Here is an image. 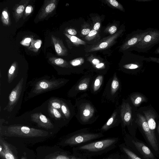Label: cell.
Wrapping results in <instances>:
<instances>
[{"mask_svg":"<svg viewBox=\"0 0 159 159\" xmlns=\"http://www.w3.org/2000/svg\"><path fill=\"white\" fill-rule=\"evenodd\" d=\"M89 80L88 79H84L78 84L77 86L78 91H84L86 90L89 85Z\"/></svg>","mask_w":159,"mask_h":159,"instance_id":"cell-29","label":"cell"},{"mask_svg":"<svg viewBox=\"0 0 159 159\" xmlns=\"http://www.w3.org/2000/svg\"><path fill=\"white\" fill-rule=\"evenodd\" d=\"M138 111L143 115L152 133L157 136L156 134V130L159 116L156 110L150 105L141 107Z\"/></svg>","mask_w":159,"mask_h":159,"instance_id":"cell-9","label":"cell"},{"mask_svg":"<svg viewBox=\"0 0 159 159\" xmlns=\"http://www.w3.org/2000/svg\"><path fill=\"white\" fill-rule=\"evenodd\" d=\"M104 66V64L103 63H100L99 64L96 65V67L97 68H101L102 67Z\"/></svg>","mask_w":159,"mask_h":159,"instance_id":"cell-43","label":"cell"},{"mask_svg":"<svg viewBox=\"0 0 159 159\" xmlns=\"http://www.w3.org/2000/svg\"><path fill=\"white\" fill-rule=\"evenodd\" d=\"M24 79L22 78L15 88L11 91L9 96V102L4 110L11 111L16 104L21 94L23 87Z\"/></svg>","mask_w":159,"mask_h":159,"instance_id":"cell-11","label":"cell"},{"mask_svg":"<svg viewBox=\"0 0 159 159\" xmlns=\"http://www.w3.org/2000/svg\"><path fill=\"white\" fill-rule=\"evenodd\" d=\"M30 117L31 120L36 123L39 127L47 129L54 128V125L50 119L41 112L32 114Z\"/></svg>","mask_w":159,"mask_h":159,"instance_id":"cell-13","label":"cell"},{"mask_svg":"<svg viewBox=\"0 0 159 159\" xmlns=\"http://www.w3.org/2000/svg\"><path fill=\"white\" fill-rule=\"evenodd\" d=\"M2 135L7 137L33 138L45 137L48 132L43 130L20 125H14L4 127Z\"/></svg>","mask_w":159,"mask_h":159,"instance_id":"cell-4","label":"cell"},{"mask_svg":"<svg viewBox=\"0 0 159 159\" xmlns=\"http://www.w3.org/2000/svg\"><path fill=\"white\" fill-rule=\"evenodd\" d=\"M83 62V60L81 58H77L73 60L70 63L73 66H77L81 65Z\"/></svg>","mask_w":159,"mask_h":159,"instance_id":"cell-35","label":"cell"},{"mask_svg":"<svg viewBox=\"0 0 159 159\" xmlns=\"http://www.w3.org/2000/svg\"><path fill=\"white\" fill-rule=\"evenodd\" d=\"M146 61L147 62L152 61L159 64V57H146Z\"/></svg>","mask_w":159,"mask_h":159,"instance_id":"cell-36","label":"cell"},{"mask_svg":"<svg viewBox=\"0 0 159 159\" xmlns=\"http://www.w3.org/2000/svg\"><path fill=\"white\" fill-rule=\"evenodd\" d=\"M52 40L56 52L59 56L67 55V51L61 40L53 35L51 36Z\"/></svg>","mask_w":159,"mask_h":159,"instance_id":"cell-18","label":"cell"},{"mask_svg":"<svg viewBox=\"0 0 159 159\" xmlns=\"http://www.w3.org/2000/svg\"><path fill=\"white\" fill-rule=\"evenodd\" d=\"M151 29V28H149L144 30L138 29L133 32L122 45L121 49L123 51L126 50L135 45L143 39Z\"/></svg>","mask_w":159,"mask_h":159,"instance_id":"cell-10","label":"cell"},{"mask_svg":"<svg viewBox=\"0 0 159 159\" xmlns=\"http://www.w3.org/2000/svg\"><path fill=\"white\" fill-rule=\"evenodd\" d=\"M94 110L90 104L86 103L82 106L81 110V118L83 124H86L93 116Z\"/></svg>","mask_w":159,"mask_h":159,"instance_id":"cell-17","label":"cell"},{"mask_svg":"<svg viewBox=\"0 0 159 159\" xmlns=\"http://www.w3.org/2000/svg\"><path fill=\"white\" fill-rule=\"evenodd\" d=\"M117 30V28L116 27L114 26L113 25L111 26L109 29L108 31L109 33L111 34H113L114 33H115Z\"/></svg>","mask_w":159,"mask_h":159,"instance_id":"cell-38","label":"cell"},{"mask_svg":"<svg viewBox=\"0 0 159 159\" xmlns=\"http://www.w3.org/2000/svg\"><path fill=\"white\" fill-rule=\"evenodd\" d=\"M129 99L132 105L137 108L144 102H148V100L146 97L139 92H135L132 93L129 95Z\"/></svg>","mask_w":159,"mask_h":159,"instance_id":"cell-16","label":"cell"},{"mask_svg":"<svg viewBox=\"0 0 159 159\" xmlns=\"http://www.w3.org/2000/svg\"><path fill=\"white\" fill-rule=\"evenodd\" d=\"M64 83V80L62 79L42 80L38 81L35 84L32 93L35 95H38L59 88Z\"/></svg>","mask_w":159,"mask_h":159,"instance_id":"cell-8","label":"cell"},{"mask_svg":"<svg viewBox=\"0 0 159 159\" xmlns=\"http://www.w3.org/2000/svg\"><path fill=\"white\" fill-rule=\"evenodd\" d=\"M107 1L108 2L111 6L113 7L118 9L121 11H124L123 7L120 3L116 0H109Z\"/></svg>","mask_w":159,"mask_h":159,"instance_id":"cell-32","label":"cell"},{"mask_svg":"<svg viewBox=\"0 0 159 159\" xmlns=\"http://www.w3.org/2000/svg\"><path fill=\"white\" fill-rule=\"evenodd\" d=\"M31 39L30 38H26L24 40V43H29L31 41Z\"/></svg>","mask_w":159,"mask_h":159,"instance_id":"cell-46","label":"cell"},{"mask_svg":"<svg viewBox=\"0 0 159 159\" xmlns=\"http://www.w3.org/2000/svg\"><path fill=\"white\" fill-rule=\"evenodd\" d=\"M67 32L69 34L72 35H75L77 34L76 31L73 29H69L67 30Z\"/></svg>","mask_w":159,"mask_h":159,"instance_id":"cell-39","label":"cell"},{"mask_svg":"<svg viewBox=\"0 0 159 159\" xmlns=\"http://www.w3.org/2000/svg\"><path fill=\"white\" fill-rule=\"evenodd\" d=\"M124 143L144 159H157L150 148L144 142L122 129Z\"/></svg>","mask_w":159,"mask_h":159,"instance_id":"cell-6","label":"cell"},{"mask_svg":"<svg viewBox=\"0 0 159 159\" xmlns=\"http://www.w3.org/2000/svg\"><path fill=\"white\" fill-rule=\"evenodd\" d=\"M103 80L102 75H98L95 79L93 86V89L94 92L97 91L100 87Z\"/></svg>","mask_w":159,"mask_h":159,"instance_id":"cell-27","label":"cell"},{"mask_svg":"<svg viewBox=\"0 0 159 159\" xmlns=\"http://www.w3.org/2000/svg\"><path fill=\"white\" fill-rule=\"evenodd\" d=\"M21 159H27L25 156H22Z\"/></svg>","mask_w":159,"mask_h":159,"instance_id":"cell-49","label":"cell"},{"mask_svg":"<svg viewBox=\"0 0 159 159\" xmlns=\"http://www.w3.org/2000/svg\"><path fill=\"white\" fill-rule=\"evenodd\" d=\"M65 34L73 43L75 44H85L86 43L84 41L76 36L70 35L67 34Z\"/></svg>","mask_w":159,"mask_h":159,"instance_id":"cell-30","label":"cell"},{"mask_svg":"<svg viewBox=\"0 0 159 159\" xmlns=\"http://www.w3.org/2000/svg\"><path fill=\"white\" fill-rule=\"evenodd\" d=\"M92 63L94 65H97L100 63L99 60L97 59H93L92 61Z\"/></svg>","mask_w":159,"mask_h":159,"instance_id":"cell-42","label":"cell"},{"mask_svg":"<svg viewBox=\"0 0 159 159\" xmlns=\"http://www.w3.org/2000/svg\"><path fill=\"white\" fill-rule=\"evenodd\" d=\"M119 137H109L93 141L73 148V153L80 156L94 158L115 148L119 144Z\"/></svg>","mask_w":159,"mask_h":159,"instance_id":"cell-1","label":"cell"},{"mask_svg":"<svg viewBox=\"0 0 159 159\" xmlns=\"http://www.w3.org/2000/svg\"><path fill=\"white\" fill-rule=\"evenodd\" d=\"M61 110L62 114L67 119H69L71 115L70 110L67 104L61 100Z\"/></svg>","mask_w":159,"mask_h":159,"instance_id":"cell-26","label":"cell"},{"mask_svg":"<svg viewBox=\"0 0 159 159\" xmlns=\"http://www.w3.org/2000/svg\"><path fill=\"white\" fill-rule=\"evenodd\" d=\"M0 156L2 159H18L17 152L12 146L1 137L0 138Z\"/></svg>","mask_w":159,"mask_h":159,"instance_id":"cell-12","label":"cell"},{"mask_svg":"<svg viewBox=\"0 0 159 159\" xmlns=\"http://www.w3.org/2000/svg\"><path fill=\"white\" fill-rule=\"evenodd\" d=\"M46 159H98L95 158L83 157L75 155L68 151L54 153L47 157Z\"/></svg>","mask_w":159,"mask_h":159,"instance_id":"cell-15","label":"cell"},{"mask_svg":"<svg viewBox=\"0 0 159 159\" xmlns=\"http://www.w3.org/2000/svg\"><path fill=\"white\" fill-rule=\"evenodd\" d=\"M100 26V24L99 22L96 23L93 26V29L95 30H98Z\"/></svg>","mask_w":159,"mask_h":159,"instance_id":"cell-41","label":"cell"},{"mask_svg":"<svg viewBox=\"0 0 159 159\" xmlns=\"http://www.w3.org/2000/svg\"><path fill=\"white\" fill-rule=\"evenodd\" d=\"M122 159H144L124 143L118 145Z\"/></svg>","mask_w":159,"mask_h":159,"instance_id":"cell-14","label":"cell"},{"mask_svg":"<svg viewBox=\"0 0 159 159\" xmlns=\"http://www.w3.org/2000/svg\"><path fill=\"white\" fill-rule=\"evenodd\" d=\"M9 15L6 10H4L2 12V19L3 24L8 25L9 22Z\"/></svg>","mask_w":159,"mask_h":159,"instance_id":"cell-33","label":"cell"},{"mask_svg":"<svg viewBox=\"0 0 159 159\" xmlns=\"http://www.w3.org/2000/svg\"><path fill=\"white\" fill-rule=\"evenodd\" d=\"M18 65L16 62H14L9 68L7 74V81L9 83H11L16 77L18 70Z\"/></svg>","mask_w":159,"mask_h":159,"instance_id":"cell-21","label":"cell"},{"mask_svg":"<svg viewBox=\"0 0 159 159\" xmlns=\"http://www.w3.org/2000/svg\"><path fill=\"white\" fill-rule=\"evenodd\" d=\"M120 86V83L116 75H115L112 81L111 92L112 95H114L116 93Z\"/></svg>","mask_w":159,"mask_h":159,"instance_id":"cell-24","label":"cell"},{"mask_svg":"<svg viewBox=\"0 0 159 159\" xmlns=\"http://www.w3.org/2000/svg\"><path fill=\"white\" fill-rule=\"evenodd\" d=\"M117 112H114L110 118L106 122L102 127L100 130L102 132H105L110 129L118 125L116 119L117 116Z\"/></svg>","mask_w":159,"mask_h":159,"instance_id":"cell-20","label":"cell"},{"mask_svg":"<svg viewBox=\"0 0 159 159\" xmlns=\"http://www.w3.org/2000/svg\"><path fill=\"white\" fill-rule=\"evenodd\" d=\"M104 136L102 132H93L89 129H83L66 135L63 138L61 144L64 146L73 148L99 139Z\"/></svg>","mask_w":159,"mask_h":159,"instance_id":"cell-2","label":"cell"},{"mask_svg":"<svg viewBox=\"0 0 159 159\" xmlns=\"http://www.w3.org/2000/svg\"><path fill=\"white\" fill-rule=\"evenodd\" d=\"M41 46L40 43L39 42H37L35 44V47L37 48H40Z\"/></svg>","mask_w":159,"mask_h":159,"instance_id":"cell-45","label":"cell"},{"mask_svg":"<svg viewBox=\"0 0 159 159\" xmlns=\"http://www.w3.org/2000/svg\"><path fill=\"white\" fill-rule=\"evenodd\" d=\"M25 9V7L23 5H20L16 9V12L17 14L22 13Z\"/></svg>","mask_w":159,"mask_h":159,"instance_id":"cell-37","label":"cell"},{"mask_svg":"<svg viewBox=\"0 0 159 159\" xmlns=\"http://www.w3.org/2000/svg\"><path fill=\"white\" fill-rule=\"evenodd\" d=\"M159 43V29L151 28L143 39L132 48L138 52H147Z\"/></svg>","mask_w":159,"mask_h":159,"instance_id":"cell-7","label":"cell"},{"mask_svg":"<svg viewBox=\"0 0 159 159\" xmlns=\"http://www.w3.org/2000/svg\"><path fill=\"white\" fill-rule=\"evenodd\" d=\"M122 30L120 31L119 32L111 36L108 40L101 43L98 45H97L90 49V51H93L103 49L107 48L108 45L114 40L121 33Z\"/></svg>","mask_w":159,"mask_h":159,"instance_id":"cell-19","label":"cell"},{"mask_svg":"<svg viewBox=\"0 0 159 159\" xmlns=\"http://www.w3.org/2000/svg\"><path fill=\"white\" fill-rule=\"evenodd\" d=\"M157 131L159 137V121H158L157 122Z\"/></svg>","mask_w":159,"mask_h":159,"instance_id":"cell-47","label":"cell"},{"mask_svg":"<svg viewBox=\"0 0 159 159\" xmlns=\"http://www.w3.org/2000/svg\"><path fill=\"white\" fill-rule=\"evenodd\" d=\"M48 104L53 107L60 110L61 108V100L57 98L51 99L49 101Z\"/></svg>","mask_w":159,"mask_h":159,"instance_id":"cell-28","label":"cell"},{"mask_svg":"<svg viewBox=\"0 0 159 159\" xmlns=\"http://www.w3.org/2000/svg\"><path fill=\"white\" fill-rule=\"evenodd\" d=\"M90 31V30L89 29H84L82 30L81 33L82 34L86 35L88 34Z\"/></svg>","mask_w":159,"mask_h":159,"instance_id":"cell-40","label":"cell"},{"mask_svg":"<svg viewBox=\"0 0 159 159\" xmlns=\"http://www.w3.org/2000/svg\"><path fill=\"white\" fill-rule=\"evenodd\" d=\"M48 110L49 113L56 119L60 120L62 118V114L59 111L52 107L49 104L48 106Z\"/></svg>","mask_w":159,"mask_h":159,"instance_id":"cell-23","label":"cell"},{"mask_svg":"<svg viewBox=\"0 0 159 159\" xmlns=\"http://www.w3.org/2000/svg\"><path fill=\"white\" fill-rule=\"evenodd\" d=\"M102 159H122L120 152H116L110 154Z\"/></svg>","mask_w":159,"mask_h":159,"instance_id":"cell-31","label":"cell"},{"mask_svg":"<svg viewBox=\"0 0 159 159\" xmlns=\"http://www.w3.org/2000/svg\"><path fill=\"white\" fill-rule=\"evenodd\" d=\"M97 33V31L93 30H92L88 35L86 37L85 39L87 40L93 39Z\"/></svg>","mask_w":159,"mask_h":159,"instance_id":"cell-34","label":"cell"},{"mask_svg":"<svg viewBox=\"0 0 159 159\" xmlns=\"http://www.w3.org/2000/svg\"><path fill=\"white\" fill-rule=\"evenodd\" d=\"M31 11V7L30 6L27 7L25 9V11L26 13H30Z\"/></svg>","mask_w":159,"mask_h":159,"instance_id":"cell-44","label":"cell"},{"mask_svg":"<svg viewBox=\"0 0 159 159\" xmlns=\"http://www.w3.org/2000/svg\"><path fill=\"white\" fill-rule=\"evenodd\" d=\"M154 53L156 54H159V47L156 49Z\"/></svg>","mask_w":159,"mask_h":159,"instance_id":"cell-48","label":"cell"},{"mask_svg":"<svg viewBox=\"0 0 159 159\" xmlns=\"http://www.w3.org/2000/svg\"><path fill=\"white\" fill-rule=\"evenodd\" d=\"M54 1V2H51L46 5L43 9V15L45 16V15H47L52 12L55 9L56 6V4Z\"/></svg>","mask_w":159,"mask_h":159,"instance_id":"cell-25","label":"cell"},{"mask_svg":"<svg viewBox=\"0 0 159 159\" xmlns=\"http://www.w3.org/2000/svg\"><path fill=\"white\" fill-rule=\"evenodd\" d=\"M50 62L53 64L62 67H69L70 65L65 60L61 58L52 57L49 59Z\"/></svg>","mask_w":159,"mask_h":159,"instance_id":"cell-22","label":"cell"},{"mask_svg":"<svg viewBox=\"0 0 159 159\" xmlns=\"http://www.w3.org/2000/svg\"><path fill=\"white\" fill-rule=\"evenodd\" d=\"M136 107H132L126 100L123 101L121 106L120 116L121 119L122 129L127 127L129 134L132 136H135L138 128L136 123V114L138 110Z\"/></svg>","mask_w":159,"mask_h":159,"instance_id":"cell-5","label":"cell"},{"mask_svg":"<svg viewBox=\"0 0 159 159\" xmlns=\"http://www.w3.org/2000/svg\"><path fill=\"white\" fill-rule=\"evenodd\" d=\"M136 123L147 144L157 157L159 158V137L152 133L145 117L138 111L136 114Z\"/></svg>","mask_w":159,"mask_h":159,"instance_id":"cell-3","label":"cell"}]
</instances>
